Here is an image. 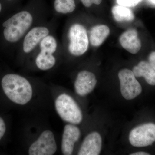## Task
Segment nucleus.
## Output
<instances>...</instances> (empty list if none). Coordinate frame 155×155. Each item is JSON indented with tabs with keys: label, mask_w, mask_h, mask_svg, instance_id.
Here are the masks:
<instances>
[{
	"label": "nucleus",
	"mask_w": 155,
	"mask_h": 155,
	"mask_svg": "<svg viewBox=\"0 0 155 155\" xmlns=\"http://www.w3.org/2000/svg\"><path fill=\"white\" fill-rule=\"evenodd\" d=\"M2 4L0 3V13H1V11H2Z\"/></svg>",
	"instance_id": "5701e85b"
},
{
	"label": "nucleus",
	"mask_w": 155,
	"mask_h": 155,
	"mask_svg": "<svg viewBox=\"0 0 155 155\" xmlns=\"http://www.w3.org/2000/svg\"><path fill=\"white\" fill-rule=\"evenodd\" d=\"M112 12L114 19L118 22H130L134 19L133 12L125 6L119 5L114 6L112 8Z\"/></svg>",
	"instance_id": "dca6fc26"
},
{
	"label": "nucleus",
	"mask_w": 155,
	"mask_h": 155,
	"mask_svg": "<svg viewBox=\"0 0 155 155\" xmlns=\"http://www.w3.org/2000/svg\"><path fill=\"white\" fill-rule=\"evenodd\" d=\"M57 150V143L54 134L51 130H46L29 147L28 154L52 155Z\"/></svg>",
	"instance_id": "1a4fd4ad"
},
{
	"label": "nucleus",
	"mask_w": 155,
	"mask_h": 155,
	"mask_svg": "<svg viewBox=\"0 0 155 155\" xmlns=\"http://www.w3.org/2000/svg\"><path fill=\"white\" fill-rule=\"evenodd\" d=\"M110 33V28L107 25H96L91 28L90 33L89 41L91 45L98 47L104 41Z\"/></svg>",
	"instance_id": "2eb2a0df"
},
{
	"label": "nucleus",
	"mask_w": 155,
	"mask_h": 155,
	"mask_svg": "<svg viewBox=\"0 0 155 155\" xmlns=\"http://www.w3.org/2000/svg\"><path fill=\"white\" fill-rule=\"evenodd\" d=\"M136 78L143 77L149 84L155 85V71L149 62L141 61L132 69Z\"/></svg>",
	"instance_id": "4468645a"
},
{
	"label": "nucleus",
	"mask_w": 155,
	"mask_h": 155,
	"mask_svg": "<svg viewBox=\"0 0 155 155\" xmlns=\"http://www.w3.org/2000/svg\"><path fill=\"white\" fill-rule=\"evenodd\" d=\"M46 7L45 0H28L23 8L3 22L5 39L11 43L22 41L26 33L43 22Z\"/></svg>",
	"instance_id": "f257e3e1"
},
{
	"label": "nucleus",
	"mask_w": 155,
	"mask_h": 155,
	"mask_svg": "<svg viewBox=\"0 0 155 155\" xmlns=\"http://www.w3.org/2000/svg\"><path fill=\"white\" fill-rule=\"evenodd\" d=\"M68 50L71 55L76 57L83 55L88 49L89 39L86 28L79 23L70 26L67 33Z\"/></svg>",
	"instance_id": "39448f33"
},
{
	"label": "nucleus",
	"mask_w": 155,
	"mask_h": 155,
	"mask_svg": "<svg viewBox=\"0 0 155 155\" xmlns=\"http://www.w3.org/2000/svg\"><path fill=\"white\" fill-rule=\"evenodd\" d=\"M128 140L135 147L152 145L155 142V123L148 122L133 127L128 134Z\"/></svg>",
	"instance_id": "0eeeda50"
},
{
	"label": "nucleus",
	"mask_w": 155,
	"mask_h": 155,
	"mask_svg": "<svg viewBox=\"0 0 155 155\" xmlns=\"http://www.w3.org/2000/svg\"><path fill=\"white\" fill-rule=\"evenodd\" d=\"M142 0H116L119 5L126 7H133L138 5Z\"/></svg>",
	"instance_id": "a211bd4d"
},
{
	"label": "nucleus",
	"mask_w": 155,
	"mask_h": 155,
	"mask_svg": "<svg viewBox=\"0 0 155 155\" xmlns=\"http://www.w3.org/2000/svg\"><path fill=\"white\" fill-rule=\"evenodd\" d=\"M97 79L94 73L87 70L78 72L74 82L75 92L81 97L91 93L96 86Z\"/></svg>",
	"instance_id": "9d476101"
},
{
	"label": "nucleus",
	"mask_w": 155,
	"mask_h": 155,
	"mask_svg": "<svg viewBox=\"0 0 155 155\" xmlns=\"http://www.w3.org/2000/svg\"><path fill=\"white\" fill-rule=\"evenodd\" d=\"M6 125L4 120L0 117V140L2 138L6 131Z\"/></svg>",
	"instance_id": "aec40b11"
},
{
	"label": "nucleus",
	"mask_w": 155,
	"mask_h": 155,
	"mask_svg": "<svg viewBox=\"0 0 155 155\" xmlns=\"http://www.w3.org/2000/svg\"><path fill=\"white\" fill-rule=\"evenodd\" d=\"M120 91L122 97L126 101H131L141 94L142 87L137 79L132 70L123 69L118 73Z\"/></svg>",
	"instance_id": "6e6552de"
},
{
	"label": "nucleus",
	"mask_w": 155,
	"mask_h": 155,
	"mask_svg": "<svg viewBox=\"0 0 155 155\" xmlns=\"http://www.w3.org/2000/svg\"><path fill=\"white\" fill-rule=\"evenodd\" d=\"M3 91L12 102L18 104H26L32 97L31 84L25 78L15 74H7L2 81Z\"/></svg>",
	"instance_id": "f03ea898"
},
{
	"label": "nucleus",
	"mask_w": 155,
	"mask_h": 155,
	"mask_svg": "<svg viewBox=\"0 0 155 155\" xmlns=\"http://www.w3.org/2000/svg\"><path fill=\"white\" fill-rule=\"evenodd\" d=\"M149 63L155 71V51L152 52L148 58Z\"/></svg>",
	"instance_id": "412c9836"
},
{
	"label": "nucleus",
	"mask_w": 155,
	"mask_h": 155,
	"mask_svg": "<svg viewBox=\"0 0 155 155\" xmlns=\"http://www.w3.org/2000/svg\"><path fill=\"white\" fill-rule=\"evenodd\" d=\"M80 136V129L76 125L69 123L65 125L61 143L62 153L72 155L75 143L79 140Z\"/></svg>",
	"instance_id": "f8f14e48"
},
{
	"label": "nucleus",
	"mask_w": 155,
	"mask_h": 155,
	"mask_svg": "<svg viewBox=\"0 0 155 155\" xmlns=\"http://www.w3.org/2000/svg\"><path fill=\"white\" fill-rule=\"evenodd\" d=\"M122 47L132 54H136L141 48V43L138 33L135 29H128L123 32L119 38Z\"/></svg>",
	"instance_id": "ddd939ff"
},
{
	"label": "nucleus",
	"mask_w": 155,
	"mask_h": 155,
	"mask_svg": "<svg viewBox=\"0 0 155 155\" xmlns=\"http://www.w3.org/2000/svg\"><path fill=\"white\" fill-rule=\"evenodd\" d=\"M6 1H8V2H11V1H14V0H6ZM17 1V0H16Z\"/></svg>",
	"instance_id": "393cba45"
},
{
	"label": "nucleus",
	"mask_w": 155,
	"mask_h": 155,
	"mask_svg": "<svg viewBox=\"0 0 155 155\" xmlns=\"http://www.w3.org/2000/svg\"><path fill=\"white\" fill-rule=\"evenodd\" d=\"M150 1L154 4H155V0H150Z\"/></svg>",
	"instance_id": "b1692460"
},
{
	"label": "nucleus",
	"mask_w": 155,
	"mask_h": 155,
	"mask_svg": "<svg viewBox=\"0 0 155 155\" xmlns=\"http://www.w3.org/2000/svg\"><path fill=\"white\" fill-rule=\"evenodd\" d=\"M103 145V139L101 134L97 131H92L84 139L77 154L100 155L102 150Z\"/></svg>",
	"instance_id": "9b49d317"
},
{
	"label": "nucleus",
	"mask_w": 155,
	"mask_h": 155,
	"mask_svg": "<svg viewBox=\"0 0 155 155\" xmlns=\"http://www.w3.org/2000/svg\"><path fill=\"white\" fill-rule=\"evenodd\" d=\"M36 50H38V52L35 62L39 69L46 71L55 66L56 63L55 54L59 50V45L58 40L53 34L44 38Z\"/></svg>",
	"instance_id": "7ed1b4c3"
},
{
	"label": "nucleus",
	"mask_w": 155,
	"mask_h": 155,
	"mask_svg": "<svg viewBox=\"0 0 155 155\" xmlns=\"http://www.w3.org/2000/svg\"><path fill=\"white\" fill-rule=\"evenodd\" d=\"M55 107L57 113L65 122L77 125L83 121L82 111L75 100L67 94H62L56 99Z\"/></svg>",
	"instance_id": "20e7f679"
},
{
	"label": "nucleus",
	"mask_w": 155,
	"mask_h": 155,
	"mask_svg": "<svg viewBox=\"0 0 155 155\" xmlns=\"http://www.w3.org/2000/svg\"><path fill=\"white\" fill-rule=\"evenodd\" d=\"M84 7L88 8L91 7L93 4L95 5H100L102 2V0H80Z\"/></svg>",
	"instance_id": "6ab92c4d"
},
{
	"label": "nucleus",
	"mask_w": 155,
	"mask_h": 155,
	"mask_svg": "<svg viewBox=\"0 0 155 155\" xmlns=\"http://www.w3.org/2000/svg\"><path fill=\"white\" fill-rule=\"evenodd\" d=\"M53 6L55 13L58 14H70L76 8L75 0H53Z\"/></svg>",
	"instance_id": "f3484780"
},
{
	"label": "nucleus",
	"mask_w": 155,
	"mask_h": 155,
	"mask_svg": "<svg viewBox=\"0 0 155 155\" xmlns=\"http://www.w3.org/2000/svg\"><path fill=\"white\" fill-rule=\"evenodd\" d=\"M130 155H149V153L145 152L143 151L135 152L131 153L129 154Z\"/></svg>",
	"instance_id": "4be33fe9"
},
{
	"label": "nucleus",
	"mask_w": 155,
	"mask_h": 155,
	"mask_svg": "<svg viewBox=\"0 0 155 155\" xmlns=\"http://www.w3.org/2000/svg\"><path fill=\"white\" fill-rule=\"evenodd\" d=\"M52 26L51 24L44 22L31 28L22 40L21 49L23 54H28L35 51L43 38L52 34Z\"/></svg>",
	"instance_id": "423d86ee"
}]
</instances>
